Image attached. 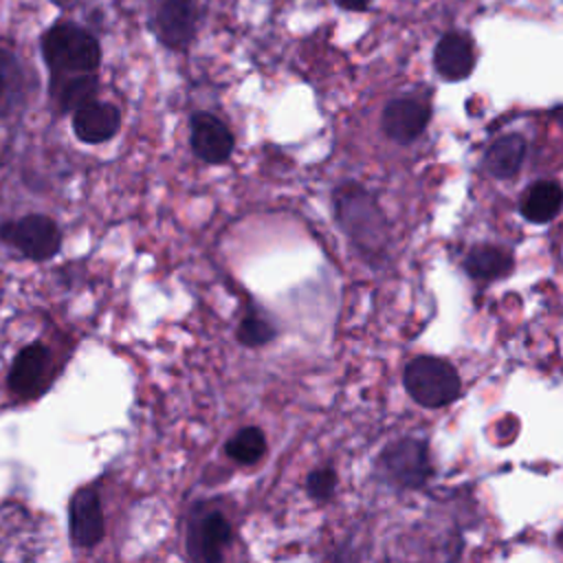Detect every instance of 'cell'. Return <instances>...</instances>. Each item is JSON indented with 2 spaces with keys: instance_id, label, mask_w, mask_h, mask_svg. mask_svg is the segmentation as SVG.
<instances>
[{
  "instance_id": "22",
  "label": "cell",
  "mask_w": 563,
  "mask_h": 563,
  "mask_svg": "<svg viewBox=\"0 0 563 563\" xmlns=\"http://www.w3.org/2000/svg\"><path fill=\"white\" fill-rule=\"evenodd\" d=\"M345 11H365L372 0H334Z\"/></svg>"
},
{
  "instance_id": "7",
  "label": "cell",
  "mask_w": 563,
  "mask_h": 563,
  "mask_svg": "<svg viewBox=\"0 0 563 563\" xmlns=\"http://www.w3.org/2000/svg\"><path fill=\"white\" fill-rule=\"evenodd\" d=\"M200 20L198 0H161L152 15V31L172 51H183L196 35Z\"/></svg>"
},
{
  "instance_id": "2",
  "label": "cell",
  "mask_w": 563,
  "mask_h": 563,
  "mask_svg": "<svg viewBox=\"0 0 563 563\" xmlns=\"http://www.w3.org/2000/svg\"><path fill=\"white\" fill-rule=\"evenodd\" d=\"M42 57L51 70V81L97 73L101 64L99 40L70 20H57L42 35Z\"/></svg>"
},
{
  "instance_id": "19",
  "label": "cell",
  "mask_w": 563,
  "mask_h": 563,
  "mask_svg": "<svg viewBox=\"0 0 563 563\" xmlns=\"http://www.w3.org/2000/svg\"><path fill=\"white\" fill-rule=\"evenodd\" d=\"M224 451L233 462L242 466L255 464L266 453V435L260 427H244L229 438Z\"/></svg>"
},
{
  "instance_id": "20",
  "label": "cell",
  "mask_w": 563,
  "mask_h": 563,
  "mask_svg": "<svg viewBox=\"0 0 563 563\" xmlns=\"http://www.w3.org/2000/svg\"><path fill=\"white\" fill-rule=\"evenodd\" d=\"M275 336H277L275 325L255 312L242 317V321L235 330V339L244 347H262V345L271 343Z\"/></svg>"
},
{
  "instance_id": "3",
  "label": "cell",
  "mask_w": 563,
  "mask_h": 563,
  "mask_svg": "<svg viewBox=\"0 0 563 563\" xmlns=\"http://www.w3.org/2000/svg\"><path fill=\"white\" fill-rule=\"evenodd\" d=\"M407 394L422 407H446L460 394L462 380L457 369L438 356H416L402 372Z\"/></svg>"
},
{
  "instance_id": "21",
  "label": "cell",
  "mask_w": 563,
  "mask_h": 563,
  "mask_svg": "<svg viewBox=\"0 0 563 563\" xmlns=\"http://www.w3.org/2000/svg\"><path fill=\"white\" fill-rule=\"evenodd\" d=\"M336 488V471L330 466H321L308 473L306 477V490L314 501H328L332 499Z\"/></svg>"
},
{
  "instance_id": "23",
  "label": "cell",
  "mask_w": 563,
  "mask_h": 563,
  "mask_svg": "<svg viewBox=\"0 0 563 563\" xmlns=\"http://www.w3.org/2000/svg\"><path fill=\"white\" fill-rule=\"evenodd\" d=\"M57 7H62V9H70L77 0H53Z\"/></svg>"
},
{
  "instance_id": "13",
  "label": "cell",
  "mask_w": 563,
  "mask_h": 563,
  "mask_svg": "<svg viewBox=\"0 0 563 563\" xmlns=\"http://www.w3.org/2000/svg\"><path fill=\"white\" fill-rule=\"evenodd\" d=\"M433 66L438 75L449 81L468 77L475 66V53H473L471 40L455 31L442 35L433 51Z\"/></svg>"
},
{
  "instance_id": "10",
  "label": "cell",
  "mask_w": 563,
  "mask_h": 563,
  "mask_svg": "<svg viewBox=\"0 0 563 563\" xmlns=\"http://www.w3.org/2000/svg\"><path fill=\"white\" fill-rule=\"evenodd\" d=\"M191 152L209 165H222L235 150V139L227 123L211 112H194L189 119Z\"/></svg>"
},
{
  "instance_id": "12",
  "label": "cell",
  "mask_w": 563,
  "mask_h": 563,
  "mask_svg": "<svg viewBox=\"0 0 563 563\" xmlns=\"http://www.w3.org/2000/svg\"><path fill=\"white\" fill-rule=\"evenodd\" d=\"M121 128V112L108 101H88L73 112V132L81 143L97 145L110 141Z\"/></svg>"
},
{
  "instance_id": "18",
  "label": "cell",
  "mask_w": 563,
  "mask_h": 563,
  "mask_svg": "<svg viewBox=\"0 0 563 563\" xmlns=\"http://www.w3.org/2000/svg\"><path fill=\"white\" fill-rule=\"evenodd\" d=\"M24 88V73L18 57L0 46V117H7L20 101Z\"/></svg>"
},
{
  "instance_id": "4",
  "label": "cell",
  "mask_w": 563,
  "mask_h": 563,
  "mask_svg": "<svg viewBox=\"0 0 563 563\" xmlns=\"http://www.w3.org/2000/svg\"><path fill=\"white\" fill-rule=\"evenodd\" d=\"M0 240L31 262H46L57 255L62 231L53 218L44 213H26L18 220L2 222Z\"/></svg>"
},
{
  "instance_id": "9",
  "label": "cell",
  "mask_w": 563,
  "mask_h": 563,
  "mask_svg": "<svg viewBox=\"0 0 563 563\" xmlns=\"http://www.w3.org/2000/svg\"><path fill=\"white\" fill-rule=\"evenodd\" d=\"M68 534L70 543L79 550H90L101 543L106 534V521L101 497L95 486H81L73 493L68 504Z\"/></svg>"
},
{
  "instance_id": "1",
  "label": "cell",
  "mask_w": 563,
  "mask_h": 563,
  "mask_svg": "<svg viewBox=\"0 0 563 563\" xmlns=\"http://www.w3.org/2000/svg\"><path fill=\"white\" fill-rule=\"evenodd\" d=\"M334 218L350 242L367 257L378 260L389 242V222L376 198L358 183H343L332 194Z\"/></svg>"
},
{
  "instance_id": "11",
  "label": "cell",
  "mask_w": 563,
  "mask_h": 563,
  "mask_svg": "<svg viewBox=\"0 0 563 563\" xmlns=\"http://www.w3.org/2000/svg\"><path fill=\"white\" fill-rule=\"evenodd\" d=\"M431 119V108L427 101L416 97H396L387 101L380 114V128L385 136L396 143H411L420 136Z\"/></svg>"
},
{
  "instance_id": "8",
  "label": "cell",
  "mask_w": 563,
  "mask_h": 563,
  "mask_svg": "<svg viewBox=\"0 0 563 563\" xmlns=\"http://www.w3.org/2000/svg\"><path fill=\"white\" fill-rule=\"evenodd\" d=\"M233 539V528L220 510L196 512L187 528V552L194 561L218 563Z\"/></svg>"
},
{
  "instance_id": "6",
  "label": "cell",
  "mask_w": 563,
  "mask_h": 563,
  "mask_svg": "<svg viewBox=\"0 0 563 563\" xmlns=\"http://www.w3.org/2000/svg\"><path fill=\"white\" fill-rule=\"evenodd\" d=\"M51 380H53L51 350L40 341L24 345L15 354L7 376V385L11 394H15L22 400H33L42 396L48 389Z\"/></svg>"
},
{
  "instance_id": "16",
  "label": "cell",
  "mask_w": 563,
  "mask_h": 563,
  "mask_svg": "<svg viewBox=\"0 0 563 563\" xmlns=\"http://www.w3.org/2000/svg\"><path fill=\"white\" fill-rule=\"evenodd\" d=\"M464 271L477 282L499 279L512 271V255L501 246L479 244L466 253Z\"/></svg>"
},
{
  "instance_id": "17",
  "label": "cell",
  "mask_w": 563,
  "mask_h": 563,
  "mask_svg": "<svg viewBox=\"0 0 563 563\" xmlns=\"http://www.w3.org/2000/svg\"><path fill=\"white\" fill-rule=\"evenodd\" d=\"M51 92L62 112H75L77 108L92 101L99 92V77L97 73L73 75L57 81H51Z\"/></svg>"
},
{
  "instance_id": "14",
  "label": "cell",
  "mask_w": 563,
  "mask_h": 563,
  "mask_svg": "<svg viewBox=\"0 0 563 563\" xmlns=\"http://www.w3.org/2000/svg\"><path fill=\"white\" fill-rule=\"evenodd\" d=\"M561 209H563V187L554 180H539L530 185L519 200L521 216L534 224L550 222L552 218L559 216Z\"/></svg>"
},
{
  "instance_id": "5",
  "label": "cell",
  "mask_w": 563,
  "mask_h": 563,
  "mask_svg": "<svg viewBox=\"0 0 563 563\" xmlns=\"http://www.w3.org/2000/svg\"><path fill=\"white\" fill-rule=\"evenodd\" d=\"M378 473L398 488H420L433 473L427 444L416 438L391 442L378 455Z\"/></svg>"
},
{
  "instance_id": "15",
  "label": "cell",
  "mask_w": 563,
  "mask_h": 563,
  "mask_svg": "<svg viewBox=\"0 0 563 563\" xmlns=\"http://www.w3.org/2000/svg\"><path fill=\"white\" fill-rule=\"evenodd\" d=\"M526 156V141L521 134H504L495 139L484 154V169L493 178H512Z\"/></svg>"
}]
</instances>
